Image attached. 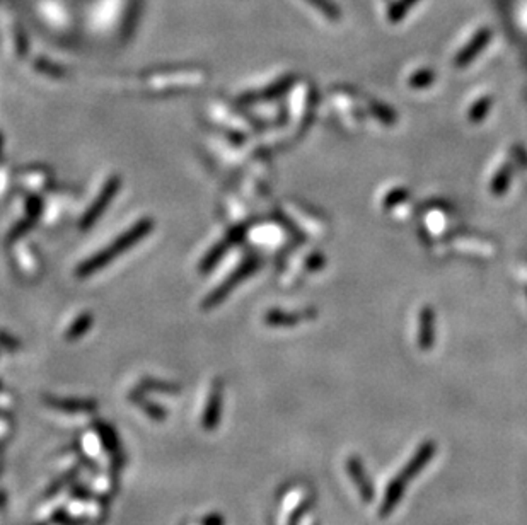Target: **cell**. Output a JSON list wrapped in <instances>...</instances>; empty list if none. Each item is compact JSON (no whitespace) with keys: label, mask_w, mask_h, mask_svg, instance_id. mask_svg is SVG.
<instances>
[{"label":"cell","mask_w":527,"mask_h":525,"mask_svg":"<svg viewBox=\"0 0 527 525\" xmlns=\"http://www.w3.org/2000/svg\"><path fill=\"white\" fill-rule=\"evenodd\" d=\"M152 229H154L152 218H144V220L138 222L137 225L130 227L125 234H121L120 237L114 239L108 248L99 251V253L94 254L93 258H89V260L82 262V265L77 268V277L86 278V277H89V274H93L94 272H98V270L105 268V266L109 265L114 258H118L120 254L126 253V251L132 248V246H135L137 242H140L145 236H149Z\"/></svg>","instance_id":"obj_1"},{"label":"cell","mask_w":527,"mask_h":525,"mask_svg":"<svg viewBox=\"0 0 527 525\" xmlns=\"http://www.w3.org/2000/svg\"><path fill=\"white\" fill-rule=\"evenodd\" d=\"M435 448H437V445H435L434 441H427V444H423L422 447H420L417 451V453L413 456V459H411L410 463H408L405 467L399 471V474L396 476L394 479H392V483L389 484V486H387L386 496H384L382 507H380L379 515L386 517V515H389L392 510H394L396 505H398L399 500H401L403 493H405L406 484L410 483V481L413 479V477L417 476L418 472L430 463V459L434 457V453H435Z\"/></svg>","instance_id":"obj_2"},{"label":"cell","mask_w":527,"mask_h":525,"mask_svg":"<svg viewBox=\"0 0 527 525\" xmlns=\"http://www.w3.org/2000/svg\"><path fill=\"white\" fill-rule=\"evenodd\" d=\"M371 111L375 118L380 119L382 123H386V125H392V123H396V119H398L394 111L389 109V107H386L384 105H375V102H372Z\"/></svg>","instance_id":"obj_15"},{"label":"cell","mask_w":527,"mask_h":525,"mask_svg":"<svg viewBox=\"0 0 527 525\" xmlns=\"http://www.w3.org/2000/svg\"><path fill=\"white\" fill-rule=\"evenodd\" d=\"M302 314H288L282 310H272L267 314V322L273 326H292L302 321Z\"/></svg>","instance_id":"obj_12"},{"label":"cell","mask_w":527,"mask_h":525,"mask_svg":"<svg viewBox=\"0 0 527 525\" xmlns=\"http://www.w3.org/2000/svg\"><path fill=\"white\" fill-rule=\"evenodd\" d=\"M347 469H348V472H350L354 483L356 484V489H359L362 500L372 501V498H374V488H372L371 481H368L366 471H363L362 463H360L356 457H350V459H348Z\"/></svg>","instance_id":"obj_7"},{"label":"cell","mask_w":527,"mask_h":525,"mask_svg":"<svg viewBox=\"0 0 527 525\" xmlns=\"http://www.w3.org/2000/svg\"><path fill=\"white\" fill-rule=\"evenodd\" d=\"M120 185H121L120 178L114 176V178L108 179V182H106L105 188L101 190V193H99L96 201L91 205V208L87 210V212L84 213V217H82L81 229H84V230L89 229V227L93 225L99 217H101L102 212L106 210V206L109 205L111 200L114 198V194H116V191H118V188H120Z\"/></svg>","instance_id":"obj_4"},{"label":"cell","mask_w":527,"mask_h":525,"mask_svg":"<svg viewBox=\"0 0 527 525\" xmlns=\"http://www.w3.org/2000/svg\"><path fill=\"white\" fill-rule=\"evenodd\" d=\"M435 340V312L425 305L420 310L418 317V346L422 350H430Z\"/></svg>","instance_id":"obj_6"},{"label":"cell","mask_w":527,"mask_h":525,"mask_svg":"<svg viewBox=\"0 0 527 525\" xmlns=\"http://www.w3.org/2000/svg\"><path fill=\"white\" fill-rule=\"evenodd\" d=\"M510 178H512V167H510L509 164L503 166L500 171L497 173V176L493 178V181H491V193L495 194V197H502V194H505V191L509 190L510 186Z\"/></svg>","instance_id":"obj_9"},{"label":"cell","mask_w":527,"mask_h":525,"mask_svg":"<svg viewBox=\"0 0 527 525\" xmlns=\"http://www.w3.org/2000/svg\"><path fill=\"white\" fill-rule=\"evenodd\" d=\"M491 106H493V98L491 95H483L481 99H478L469 109V121L471 123H479L488 117Z\"/></svg>","instance_id":"obj_10"},{"label":"cell","mask_w":527,"mask_h":525,"mask_svg":"<svg viewBox=\"0 0 527 525\" xmlns=\"http://www.w3.org/2000/svg\"><path fill=\"white\" fill-rule=\"evenodd\" d=\"M311 6H314L324 18H328L330 21H340L342 19V11L331 2V0H307Z\"/></svg>","instance_id":"obj_13"},{"label":"cell","mask_w":527,"mask_h":525,"mask_svg":"<svg viewBox=\"0 0 527 525\" xmlns=\"http://www.w3.org/2000/svg\"><path fill=\"white\" fill-rule=\"evenodd\" d=\"M408 197H410V193H408L406 190H394V191H391V193L387 194L386 198H384V206H386V210H391L392 206H396V205H398V203L405 201Z\"/></svg>","instance_id":"obj_16"},{"label":"cell","mask_w":527,"mask_h":525,"mask_svg":"<svg viewBox=\"0 0 527 525\" xmlns=\"http://www.w3.org/2000/svg\"><path fill=\"white\" fill-rule=\"evenodd\" d=\"M435 79H437V74L430 69H422L418 72H415L410 79H408V86L413 87V89H427L434 84Z\"/></svg>","instance_id":"obj_11"},{"label":"cell","mask_w":527,"mask_h":525,"mask_svg":"<svg viewBox=\"0 0 527 525\" xmlns=\"http://www.w3.org/2000/svg\"><path fill=\"white\" fill-rule=\"evenodd\" d=\"M418 0H398L389 9V21L399 22L406 15V12L417 4Z\"/></svg>","instance_id":"obj_14"},{"label":"cell","mask_w":527,"mask_h":525,"mask_svg":"<svg viewBox=\"0 0 527 525\" xmlns=\"http://www.w3.org/2000/svg\"><path fill=\"white\" fill-rule=\"evenodd\" d=\"M89 324H91V317L89 316L79 317L77 322H75V324L72 326V333L69 334V338H75V336H79V334H82V333L86 331V328Z\"/></svg>","instance_id":"obj_17"},{"label":"cell","mask_w":527,"mask_h":525,"mask_svg":"<svg viewBox=\"0 0 527 525\" xmlns=\"http://www.w3.org/2000/svg\"><path fill=\"white\" fill-rule=\"evenodd\" d=\"M258 266H260V261H258L256 258H251V260L244 261L243 265H241L239 268H237L236 272H234L231 277H229L227 280L219 286V288H215L212 293H210V295L207 297V300H205L204 307L210 309V307H213V305L220 304V302L224 300V298L227 297L229 293H231L232 290L241 284V281H244L249 274L255 272Z\"/></svg>","instance_id":"obj_3"},{"label":"cell","mask_w":527,"mask_h":525,"mask_svg":"<svg viewBox=\"0 0 527 525\" xmlns=\"http://www.w3.org/2000/svg\"><path fill=\"white\" fill-rule=\"evenodd\" d=\"M243 236H244V227H239V229H236V230H234V232L229 234L225 241H222L219 246H215V248H213L207 254V258H205L204 262H201V266H200L201 272H208V270L212 268V266L215 265V262L219 261L222 256H224L225 251L231 248L232 244H236V242L239 241V239L243 237Z\"/></svg>","instance_id":"obj_8"},{"label":"cell","mask_w":527,"mask_h":525,"mask_svg":"<svg viewBox=\"0 0 527 525\" xmlns=\"http://www.w3.org/2000/svg\"><path fill=\"white\" fill-rule=\"evenodd\" d=\"M491 36H493V33H491V29H488V27H483L481 31H478V33L473 36V39L455 55L454 65L458 67V69H465V67L469 65V63L485 50L486 45L490 43Z\"/></svg>","instance_id":"obj_5"}]
</instances>
